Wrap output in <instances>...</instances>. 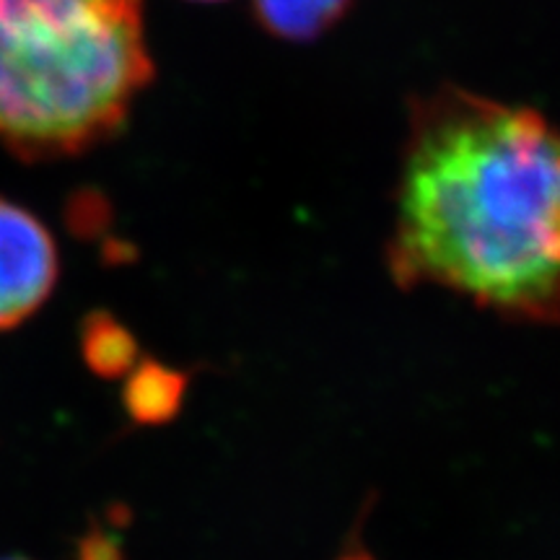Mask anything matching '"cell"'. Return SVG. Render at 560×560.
Returning a JSON list of instances; mask_svg holds the SVG:
<instances>
[{"label": "cell", "instance_id": "1", "mask_svg": "<svg viewBox=\"0 0 560 560\" xmlns=\"http://www.w3.org/2000/svg\"><path fill=\"white\" fill-rule=\"evenodd\" d=\"M389 270L516 322H560V128L462 89L412 107Z\"/></svg>", "mask_w": 560, "mask_h": 560}, {"label": "cell", "instance_id": "2", "mask_svg": "<svg viewBox=\"0 0 560 560\" xmlns=\"http://www.w3.org/2000/svg\"><path fill=\"white\" fill-rule=\"evenodd\" d=\"M151 79L143 0H0V145L13 156L104 143Z\"/></svg>", "mask_w": 560, "mask_h": 560}, {"label": "cell", "instance_id": "3", "mask_svg": "<svg viewBox=\"0 0 560 560\" xmlns=\"http://www.w3.org/2000/svg\"><path fill=\"white\" fill-rule=\"evenodd\" d=\"M58 247L30 210L0 200V330H13L50 299Z\"/></svg>", "mask_w": 560, "mask_h": 560}, {"label": "cell", "instance_id": "4", "mask_svg": "<svg viewBox=\"0 0 560 560\" xmlns=\"http://www.w3.org/2000/svg\"><path fill=\"white\" fill-rule=\"evenodd\" d=\"M187 395L185 371L159 361H140L125 382V410L140 425H161L182 410Z\"/></svg>", "mask_w": 560, "mask_h": 560}, {"label": "cell", "instance_id": "5", "mask_svg": "<svg viewBox=\"0 0 560 560\" xmlns=\"http://www.w3.org/2000/svg\"><path fill=\"white\" fill-rule=\"evenodd\" d=\"M353 0H255L260 24L280 39L306 42L346 16Z\"/></svg>", "mask_w": 560, "mask_h": 560}, {"label": "cell", "instance_id": "6", "mask_svg": "<svg viewBox=\"0 0 560 560\" xmlns=\"http://www.w3.org/2000/svg\"><path fill=\"white\" fill-rule=\"evenodd\" d=\"M81 350L86 366L94 374L117 380L128 376L138 363V342L128 332V327L120 325L107 312L89 314L81 330Z\"/></svg>", "mask_w": 560, "mask_h": 560}, {"label": "cell", "instance_id": "7", "mask_svg": "<svg viewBox=\"0 0 560 560\" xmlns=\"http://www.w3.org/2000/svg\"><path fill=\"white\" fill-rule=\"evenodd\" d=\"M81 560H125L120 545L115 537L104 535V532H91L81 542Z\"/></svg>", "mask_w": 560, "mask_h": 560}, {"label": "cell", "instance_id": "8", "mask_svg": "<svg viewBox=\"0 0 560 560\" xmlns=\"http://www.w3.org/2000/svg\"><path fill=\"white\" fill-rule=\"evenodd\" d=\"M338 560H374V558H371L369 552L363 550V548H353V545H350V548H348L346 552H342V556H340Z\"/></svg>", "mask_w": 560, "mask_h": 560}]
</instances>
